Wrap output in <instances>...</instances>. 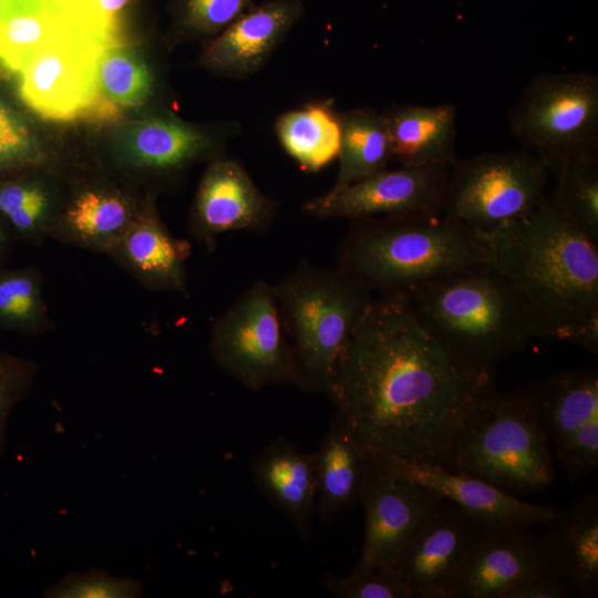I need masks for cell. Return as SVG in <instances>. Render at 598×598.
<instances>
[{
	"label": "cell",
	"instance_id": "obj_19",
	"mask_svg": "<svg viewBox=\"0 0 598 598\" xmlns=\"http://www.w3.org/2000/svg\"><path fill=\"white\" fill-rule=\"evenodd\" d=\"M538 536L548 569L570 597L598 594V497L586 495L555 509Z\"/></svg>",
	"mask_w": 598,
	"mask_h": 598
},
{
	"label": "cell",
	"instance_id": "obj_27",
	"mask_svg": "<svg viewBox=\"0 0 598 598\" xmlns=\"http://www.w3.org/2000/svg\"><path fill=\"white\" fill-rule=\"evenodd\" d=\"M339 168L331 188L337 189L386 168L393 158L383 112L359 107L340 112Z\"/></svg>",
	"mask_w": 598,
	"mask_h": 598
},
{
	"label": "cell",
	"instance_id": "obj_24",
	"mask_svg": "<svg viewBox=\"0 0 598 598\" xmlns=\"http://www.w3.org/2000/svg\"><path fill=\"white\" fill-rule=\"evenodd\" d=\"M393 158L401 166L448 165L456 159V107L393 104L383 111Z\"/></svg>",
	"mask_w": 598,
	"mask_h": 598
},
{
	"label": "cell",
	"instance_id": "obj_26",
	"mask_svg": "<svg viewBox=\"0 0 598 598\" xmlns=\"http://www.w3.org/2000/svg\"><path fill=\"white\" fill-rule=\"evenodd\" d=\"M530 394L555 447L561 445L582 424L598 417L596 369L555 373Z\"/></svg>",
	"mask_w": 598,
	"mask_h": 598
},
{
	"label": "cell",
	"instance_id": "obj_5",
	"mask_svg": "<svg viewBox=\"0 0 598 598\" xmlns=\"http://www.w3.org/2000/svg\"><path fill=\"white\" fill-rule=\"evenodd\" d=\"M548 434L530 393L499 394L480 402L455 439L451 471L514 495L548 488L555 467Z\"/></svg>",
	"mask_w": 598,
	"mask_h": 598
},
{
	"label": "cell",
	"instance_id": "obj_9",
	"mask_svg": "<svg viewBox=\"0 0 598 598\" xmlns=\"http://www.w3.org/2000/svg\"><path fill=\"white\" fill-rule=\"evenodd\" d=\"M209 352L223 372L251 391L280 383L298 388L274 285L265 280L254 282L216 319Z\"/></svg>",
	"mask_w": 598,
	"mask_h": 598
},
{
	"label": "cell",
	"instance_id": "obj_16",
	"mask_svg": "<svg viewBox=\"0 0 598 598\" xmlns=\"http://www.w3.org/2000/svg\"><path fill=\"white\" fill-rule=\"evenodd\" d=\"M530 528H487L458 567L446 598H499L520 579L548 569Z\"/></svg>",
	"mask_w": 598,
	"mask_h": 598
},
{
	"label": "cell",
	"instance_id": "obj_33",
	"mask_svg": "<svg viewBox=\"0 0 598 598\" xmlns=\"http://www.w3.org/2000/svg\"><path fill=\"white\" fill-rule=\"evenodd\" d=\"M321 585L338 598H413L394 567L351 571L347 576L328 573Z\"/></svg>",
	"mask_w": 598,
	"mask_h": 598
},
{
	"label": "cell",
	"instance_id": "obj_3",
	"mask_svg": "<svg viewBox=\"0 0 598 598\" xmlns=\"http://www.w3.org/2000/svg\"><path fill=\"white\" fill-rule=\"evenodd\" d=\"M485 261L480 236L444 214L352 220L337 255V267L371 293L403 298Z\"/></svg>",
	"mask_w": 598,
	"mask_h": 598
},
{
	"label": "cell",
	"instance_id": "obj_38",
	"mask_svg": "<svg viewBox=\"0 0 598 598\" xmlns=\"http://www.w3.org/2000/svg\"><path fill=\"white\" fill-rule=\"evenodd\" d=\"M564 585L549 569L529 575L508 587L499 598H566Z\"/></svg>",
	"mask_w": 598,
	"mask_h": 598
},
{
	"label": "cell",
	"instance_id": "obj_29",
	"mask_svg": "<svg viewBox=\"0 0 598 598\" xmlns=\"http://www.w3.org/2000/svg\"><path fill=\"white\" fill-rule=\"evenodd\" d=\"M62 205L58 189L45 178L0 181V214L11 225L18 240L41 246Z\"/></svg>",
	"mask_w": 598,
	"mask_h": 598
},
{
	"label": "cell",
	"instance_id": "obj_39",
	"mask_svg": "<svg viewBox=\"0 0 598 598\" xmlns=\"http://www.w3.org/2000/svg\"><path fill=\"white\" fill-rule=\"evenodd\" d=\"M107 30L117 37L120 14L131 0H90Z\"/></svg>",
	"mask_w": 598,
	"mask_h": 598
},
{
	"label": "cell",
	"instance_id": "obj_41",
	"mask_svg": "<svg viewBox=\"0 0 598 598\" xmlns=\"http://www.w3.org/2000/svg\"><path fill=\"white\" fill-rule=\"evenodd\" d=\"M13 115L0 103V124L14 121Z\"/></svg>",
	"mask_w": 598,
	"mask_h": 598
},
{
	"label": "cell",
	"instance_id": "obj_35",
	"mask_svg": "<svg viewBox=\"0 0 598 598\" xmlns=\"http://www.w3.org/2000/svg\"><path fill=\"white\" fill-rule=\"evenodd\" d=\"M38 373L34 361L0 349V464L6 453L8 420L32 390Z\"/></svg>",
	"mask_w": 598,
	"mask_h": 598
},
{
	"label": "cell",
	"instance_id": "obj_4",
	"mask_svg": "<svg viewBox=\"0 0 598 598\" xmlns=\"http://www.w3.org/2000/svg\"><path fill=\"white\" fill-rule=\"evenodd\" d=\"M405 299L435 339L481 368L495 369L535 337L523 297L487 261L456 270Z\"/></svg>",
	"mask_w": 598,
	"mask_h": 598
},
{
	"label": "cell",
	"instance_id": "obj_12",
	"mask_svg": "<svg viewBox=\"0 0 598 598\" xmlns=\"http://www.w3.org/2000/svg\"><path fill=\"white\" fill-rule=\"evenodd\" d=\"M448 165L384 168L358 182L307 199L301 209L317 218L350 220L390 215L444 213Z\"/></svg>",
	"mask_w": 598,
	"mask_h": 598
},
{
	"label": "cell",
	"instance_id": "obj_13",
	"mask_svg": "<svg viewBox=\"0 0 598 598\" xmlns=\"http://www.w3.org/2000/svg\"><path fill=\"white\" fill-rule=\"evenodd\" d=\"M487 528L444 498L393 566L412 597L446 598L463 559Z\"/></svg>",
	"mask_w": 598,
	"mask_h": 598
},
{
	"label": "cell",
	"instance_id": "obj_32",
	"mask_svg": "<svg viewBox=\"0 0 598 598\" xmlns=\"http://www.w3.org/2000/svg\"><path fill=\"white\" fill-rule=\"evenodd\" d=\"M265 0H172L173 32L181 39L216 37Z\"/></svg>",
	"mask_w": 598,
	"mask_h": 598
},
{
	"label": "cell",
	"instance_id": "obj_10",
	"mask_svg": "<svg viewBox=\"0 0 598 598\" xmlns=\"http://www.w3.org/2000/svg\"><path fill=\"white\" fill-rule=\"evenodd\" d=\"M111 44L84 30L68 34L34 53L19 71L20 95L47 120L89 116L97 99V62Z\"/></svg>",
	"mask_w": 598,
	"mask_h": 598
},
{
	"label": "cell",
	"instance_id": "obj_11",
	"mask_svg": "<svg viewBox=\"0 0 598 598\" xmlns=\"http://www.w3.org/2000/svg\"><path fill=\"white\" fill-rule=\"evenodd\" d=\"M444 498L368 454L359 503L364 536L352 571L393 567L400 555Z\"/></svg>",
	"mask_w": 598,
	"mask_h": 598
},
{
	"label": "cell",
	"instance_id": "obj_8",
	"mask_svg": "<svg viewBox=\"0 0 598 598\" xmlns=\"http://www.w3.org/2000/svg\"><path fill=\"white\" fill-rule=\"evenodd\" d=\"M548 168L528 150L484 153L450 167L444 215L475 233H488L528 217L538 206Z\"/></svg>",
	"mask_w": 598,
	"mask_h": 598
},
{
	"label": "cell",
	"instance_id": "obj_20",
	"mask_svg": "<svg viewBox=\"0 0 598 598\" xmlns=\"http://www.w3.org/2000/svg\"><path fill=\"white\" fill-rule=\"evenodd\" d=\"M190 252L188 240L174 237L150 203L106 255L144 288L188 296Z\"/></svg>",
	"mask_w": 598,
	"mask_h": 598
},
{
	"label": "cell",
	"instance_id": "obj_34",
	"mask_svg": "<svg viewBox=\"0 0 598 598\" xmlns=\"http://www.w3.org/2000/svg\"><path fill=\"white\" fill-rule=\"evenodd\" d=\"M143 585L134 578L117 577L92 569L63 577L44 591L49 598H136Z\"/></svg>",
	"mask_w": 598,
	"mask_h": 598
},
{
	"label": "cell",
	"instance_id": "obj_14",
	"mask_svg": "<svg viewBox=\"0 0 598 598\" xmlns=\"http://www.w3.org/2000/svg\"><path fill=\"white\" fill-rule=\"evenodd\" d=\"M275 205L236 159L217 157L206 168L192 207L188 230L208 250L216 237L235 230L261 231Z\"/></svg>",
	"mask_w": 598,
	"mask_h": 598
},
{
	"label": "cell",
	"instance_id": "obj_18",
	"mask_svg": "<svg viewBox=\"0 0 598 598\" xmlns=\"http://www.w3.org/2000/svg\"><path fill=\"white\" fill-rule=\"evenodd\" d=\"M374 457L453 502L488 528H532L550 519L556 509L550 505L525 502L512 493L463 473L439 466Z\"/></svg>",
	"mask_w": 598,
	"mask_h": 598
},
{
	"label": "cell",
	"instance_id": "obj_40",
	"mask_svg": "<svg viewBox=\"0 0 598 598\" xmlns=\"http://www.w3.org/2000/svg\"><path fill=\"white\" fill-rule=\"evenodd\" d=\"M18 237L8 220L0 214V268L9 258Z\"/></svg>",
	"mask_w": 598,
	"mask_h": 598
},
{
	"label": "cell",
	"instance_id": "obj_28",
	"mask_svg": "<svg viewBox=\"0 0 598 598\" xmlns=\"http://www.w3.org/2000/svg\"><path fill=\"white\" fill-rule=\"evenodd\" d=\"M153 76L146 64L117 45L103 50L97 62V99L89 118L110 121L125 109L142 105L152 94Z\"/></svg>",
	"mask_w": 598,
	"mask_h": 598
},
{
	"label": "cell",
	"instance_id": "obj_23",
	"mask_svg": "<svg viewBox=\"0 0 598 598\" xmlns=\"http://www.w3.org/2000/svg\"><path fill=\"white\" fill-rule=\"evenodd\" d=\"M313 465L317 514L328 525L359 503L368 465L365 448L339 411L313 452Z\"/></svg>",
	"mask_w": 598,
	"mask_h": 598
},
{
	"label": "cell",
	"instance_id": "obj_15",
	"mask_svg": "<svg viewBox=\"0 0 598 598\" xmlns=\"http://www.w3.org/2000/svg\"><path fill=\"white\" fill-rule=\"evenodd\" d=\"M303 16L301 0L261 1L208 42L202 63L219 76L249 78L266 65Z\"/></svg>",
	"mask_w": 598,
	"mask_h": 598
},
{
	"label": "cell",
	"instance_id": "obj_25",
	"mask_svg": "<svg viewBox=\"0 0 598 598\" xmlns=\"http://www.w3.org/2000/svg\"><path fill=\"white\" fill-rule=\"evenodd\" d=\"M283 151L305 172H318L338 157L340 112L331 100L315 101L282 113L275 123Z\"/></svg>",
	"mask_w": 598,
	"mask_h": 598
},
{
	"label": "cell",
	"instance_id": "obj_31",
	"mask_svg": "<svg viewBox=\"0 0 598 598\" xmlns=\"http://www.w3.org/2000/svg\"><path fill=\"white\" fill-rule=\"evenodd\" d=\"M556 193L569 216L598 243V151L574 155L551 169Z\"/></svg>",
	"mask_w": 598,
	"mask_h": 598
},
{
	"label": "cell",
	"instance_id": "obj_7",
	"mask_svg": "<svg viewBox=\"0 0 598 598\" xmlns=\"http://www.w3.org/2000/svg\"><path fill=\"white\" fill-rule=\"evenodd\" d=\"M508 123L548 171L568 157L598 151V76L588 71L535 75L512 107Z\"/></svg>",
	"mask_w": 598,
	"mask_h": 598
},
{
	"label": "cell",
	"instance_id": "obj_37",
	"mask_svg": "<svg viewBox=\"0 0 598 598\" xmlns=\"http://www.w3.org/2000/svg\"><path fill=\"white\" fill-rule=\"evenodd\" d=\"M45 161V153L18 120L0 124V173L41 167Z\"/></svg>",
	"mask_w": 598,
	"mask_h": 598
},
{
	"label": "cell",
	"instance_id": "obj_22",
	"mask_svg": "<svg viewBox=\"0 0 598 598\" xmlns=\"http://www.w3.org/2000/svg\"><path fill=\"white\" fill-rule=\"evenodd\" d=\"M148 204L112 186L80 187L62 205L49 238L106 255Z\"/></svg>",
	"mask_w": 598,
	"mask_h": 598
},
{
	"label": "cell",
	"instance_id": "obj_36",
	"mask_svg": "<svg viewBox=\"0 0 598 598\" xmlns=\"http://www.w3.org/2000/svg\"><path fill=\"white\" fill-rule=\"evenodd\" d=\"M557 457L571 480H579L598 465V417L582 424L561 445Z\"/></svg>",
	"mask_w": 598,
	"mask_h": 598
},
{
	"label": "cell",
	"instance_id": "obj_1",
	"mask_svg": "<svg viewBox=\"0 0 598 598\" xmlns=\"http://www.w3.org/2000/svg\"><path fill=\"white\" fill-rule=\"evenodd\" d=\"M495 391L494 369L453 354L408 299L379 296L352 330L327 395L368 454L451 471L461 426Z\"/></svg>",
	"mask_w": 598,
	"mask_h": 598
},
{
	"label": "cell",
	"instance_id": "obj_30",
	"mask_svg": "<svg viewBox=\"0 0 598 598\" xmlns=\"http://www.w3.org/2000/svg\"><path fill=\"white\" fill-rule=\"evenodd\" d=\"M54 328L41 271L33 266L0 268V330L38 336Z\"/></svg>",
	"mask_w": 598,
	"mask_h": 598
},
{
	"label": "cell",
	"instance_id": "obj_21",
	"mask_svg": "<svg viewBox=\"0 0 598 598\" xmlns=\"http://www.w3.org/2000/svg\"><path fill=\"white\" fill-rule=\"evenodd\" d=\"M251 477L269 504L285 515L303 540H309L317 514L313 453L277 437L254 457Z\"/></svg>",
	"mask_w": 598,
	"mask_h": 598
},
{
	"label": "cell",
	"instance_id": "obj_2",
	"mask_svg": "<svg viewBox=\"0 0 598 598\" xmlns=\"http://www.w3.org/2000/svg\"><path fill=\"white\" fill-rule=\"evenodd\" d=\"M476 234L486 261L526 302L535 337L598 352V243L569 216L555 189L525 219Z\"/></svg>",
	"mask_w": 598,
	"mask_h": 598
},
{
	"label": "cell",
	"instance_id": "obj_6",
	"mask_svg": "<svg viewBox=\"0 0 598 598\" xmlns=\"http://www.w3.org/2000/svg\"><path fill=\"white\" fill-rule=\"evenodd\" d=\"M298 388L328 394L338 359L371 292L340 268L301 264L274 285Z\"/></svg>",
	"mask_w": 598,
	"mask_h": 598
},
{
	"label": "cell",
	"instance_id": "obj_17",
	"mask_svg": "<svg viewBox=\"0 0 598 598\" xmlns=\"http://www.w3.org/2000/svg\"><path fill=\"white\" fill-rule=\"evenodd\" d=\"M240 132L237 121L212 130L169 114L155 115L130 126L122 142L121 162L144 172H176L197 159L219 157L226 142Z\"/></svg>",
	"mask_w": 598,
	"mask_h": 598
}]
</instances>
